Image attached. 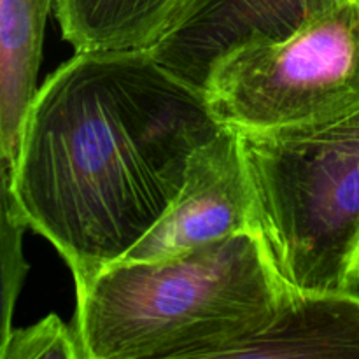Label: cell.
Returning <instances> with one entry per match:
<instances>
[{
  "label": "cell",
  "mask_w": 359,
  "mask_h": 359,
  "mask_svg": "<svg viewBox=\"0 0 359 359\" xmlns=\"http://www.w3.org/2000/svg\"><path fill=\"white\" fill-rule=\"evenodd\" d=\"M359 359V293L286 286L276 318L219 359Z\"/></svg>",
  "instance_id": "cell-7"
},
{
  "label": "cell",
  "mask_w": 359,
  "mask_h": 359,
  "mask_svg": "<svg viewBox=\"0 0 359 359\" xmlns=\"http://www.w3.org/2000/svg\"><path fill=\"white\" fill-rule=\"evenodd\" d=\"M56 0H0V161L14 163Z\"/></svg>",
  "instance_id": "cell-8"
},
{
  "label": "cell",
  "mask_w": 359,
  "mask_h": 359,
  "mask_svg": "<svg viewBox=\"0 0 359 359\" xmlns=\"http://www.w3.org/2000/svg\"><path fill=\"white\" fill-rule=\"evenodd\" d=\"M0 262H2V325H0V342L7 339L13 330V314L18 294L23 287L28 273V263L23 256V233L28 226L13 191L9 175L0 168Z\"/></svg>",
  "instance_id": "cell-10"
},
{
  "label": "cell",
  "mask_w": 359,
  "mask_h": 359,
  "mask_svg": "<svg viewBox=\"0 0 359 359\" xmlns=\"http://www.w3.org/2000/svg\"><path fill=\"white\" fill-rule=\"evenodd\" d=\"M0 359H84L76 326L70 328L56 314L14 328L0 342Z\"/></svg>",
  "instance_id": "cell-11"
},
{
  "label": "cell",
  "mask_w": 359,
  "mask_h": 359,
  "mask_svg": "<svg viewBox=\"0 0 359 359\" xmlns=\"http://www.w3.org/2000/svg\"><path fill=\"white\" fill-rule=\"evenodd\" d=\"M181 0H56L55 18L76 53L149 49Z\"/></svg>",
  "instance_id": "cell-9"
},
{
  "label": "cell",
  "mask_w": 359,
  "mask_h": 359,
  "mask_svg": "<svg viewBox=\"0 0 359 359\" xmlns=\"http://www.w3.org/2000/svg\"><path fill=\"white\" fill-rule=\"evenodd\" d=\"M356 270H358V273H359V249H358V255H356Z\"/></svg>",
  "instance_id": "cell-12"
},
{
  "label": "cell",
  "mask_w": 359,
  "mask_h": 359,
  "mask_svg": "<svg viewBox=\"0 0 359 359\" xmlns=\"http://www.w3.org/2000/svg\"><path fill=\"white\" fill-rule=\"evenodd\" d=\"M286 286L255 231L158 259H119L76 284L84 359H219L270 325Z\"/></svg>",
  "instance_id": "cell-2"
},
{
  "label": "cell",
  "mask_w": 359,
  "mask_h": 359,
  "mask_svg": "<svg viewBox=\"0 0 359 359\" xmlns=\"http://www.w3.org/2000/svg\"><path fill=\"white\" fill-rule=\"evenodd\" d=\"M241 231H255V200L238 132L223 126L193 151L174 205L123 259L167 258Z\"/></svg>",
  "instance_id": "cell-6"
},
{
  "label": "cell",
  "mask_w": 359,
  "mask_h": 359,
  "mask_svg": "<svg viewBox=\"0 0 359 359\" xmlns=\"http://www.w3.org/2000/svg\"><path fill=\"white\" fill-rule=\"evenodd\" d=\"M223 126L147 49L76 53L37 90L14 163L0 168L81 284L163 219L193 151Z\"/></svg>",
  "instance_id": "cell-1"
},
{
  "label": "cell",
  "mask_w": 359,
  "mask_h": 359,
  "mask_svg": "<svg viewBox=\"0 0 359 359\" xmlns=\"http://www.w3.org/2000/svg\"><path fill=\"white\" fill-rule=\"evenodd\" d=\"M237 132L255 233L280 283L359 293V107L321 121Z\"/></svg>",
  "instance_id": "cell-3"
},
{
  "label": "cell",
  "mask_w": 359,
  "mask_h": 359,
  "mask_svg": "<svg viewBox=\"0 0 359 359\" xmlns=\"http://www.w3.org/2000/svg\"><path fill=\"white\" fill-rule=\"evenodd\" d=\"M203 95L217 121L235 130L304 125L359 107V0H342L286 41L228 56Z\"/></svg>",
  "instance_id": "cell-4"
},
{
  "label": "cell",
  "mask_w": 359,
  "mask_h": 359,
  "mask_svg": "<svg viewBox=\"0 0 359 359\" xmlns=\"http://www.w3.org/2000/svg\"><path fill=\"white\" fill-rule=\"evenodd\" d=\"M342 0H181L147 51L172 76L205 91L223 60L283 42Z\"/></svg>",
  "instance_id": "cell-5"
}]
</instances>
